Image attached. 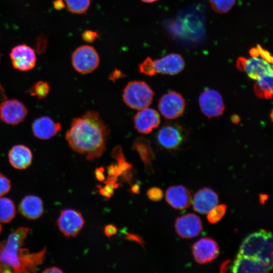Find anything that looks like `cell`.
Segmentation results:
<instances>
[{
  "instance_id": "6da1fadb",
  "label": "cell",
  "mask_w": 273,
  "mask_h": 273,
  "mask_svg": "<svg viewBox=\"0 0 273 273\" xmlns=\"http://www.w3.org/2000/svg\"><path fill=\"white\" fill-rule=\"evenodd\" d=\"M109 133L107 125L98 113L89 111L72 120L65 139L73 151L93 161L105 151Z\"/></svg>"
},
{
  "instance_id": "7a4b0ae2",
  "label": "cell",
  "mask_w": 273,
  "mask_h": 273,
  "mask_svg": "<svg viewBox=\"0 0 273 273\" xmlns=\"http://www.w3.org/2000/svg\"><path fill=\"white\" fill-rule=\"evenodd\" d=\"M30 229L21 227L0 241V272H34L44 258L46 248L31 253L24 248V241Z\"/></svg>"
},
{
  "instance_id": "3957f363",
  "label": "cell",
  "mask_w": 273,
  "mask_h": 273,
  "mask_svg": "<svg viewBox=\"0 0 273 273\" xmlns=\"http://www.w3.org/2000/svg\"><path fill=\"white\" fill-rule=\"evenodd\" d=\"M272 249L271 233L260 230L250 234L244 240L238 254L272 267Z\"/></svg>"
},
{
  "instance_id": "277c9868",
  "label": "cell",
  "mask_w": 273,
  "mask_h": 273,
  "mask_svg": "<svg viewBox=\"0 0 273 273\" xmlns=\"http://www.w3.org/2000/svg\"><path fill=\"white\" fill-rule=\"evenodd\" d=\"M138 67L141 73L148 76H153L157 73L175 75L184 69L185 61L180 55L170 54L155 60L147 57Z\"/></svg>"
},
{
  "instance_id": "5b68a950",
  "label": "cell",
  "mask_w": 273,
  "mask_h": 273,
  "mask_svg": "<svg viewBox=\"0 0 273 273\" xmlns=\"http://www.w3.org/2000/svg\"><path fill=\"white\" fill-rule=\"evenodd\" d=\"M154 96V93L149 85L140 80L129 82L122 94L123 101L127 106L139 110L149 107Z\"/></svg>"
},
{
  "instance_id": "8992f818",
  "label": "cell",
  "mask_w": 273,
  "mask_h": 273,
  "mask_svg": "<svg viewBox=\"0 0 273 273\" xmlns=\"http://www.w3.org/2000/svg\"><path fill=\"white\" fill-rule=\"evenodd\" d=\"M74 69L78 72L87 74L95 70L100 64V58L96 50L88 45L76 48L71 56Z\"/></svg>"
},
{
  "instance_id": "52a82bcc",
  "label": "cell",
  "mask_w": 273,
  "mask_h": 273,
  "mask_svg": "<svg viewBox=\"0 0 273 273\" xmlns=\"http://www.w3.org/2000/svg\"><path fill=\"white\" fill-rule=\"evenodd\" d=\"M28 113L25 105L16 99H5L0 102V120L15 125L24 121Z\"/></svg>"
},
{
  "instance_id": "ba28073f",
  "label": "cell",
  "mask_w": 273,
  "mask_h": 273,
  "mask_svg": "<svg viewBox=\"0 0 273 273\" xmlns=\"http://www.w3.org/2000/svg\"><path fill=\"white\" fill-rule=\"evenodd\" d=\"M57 223L60 231L65 237H76L83 228L84 220L79 211L66 209L61 211Z\"/></svg>"
},
{
  "instance_id": "9c48e42d",
  "label": "cell",
  "mask_w": 273,
  "mask_h": 273,
  "mask_svg": "<svg viewBox=\"0 0 273 273\" xmlns=\"http://www.w3.org/2000/svg\"><path fill=\"white\" fill-rule=\"evenodd\" d=\"M13 67L21 71H27L35 66L36 57L34 50L25 44L14 47L10 54Z\"/></svg>"
},
{
  "instance_id": "30bf717a",
  "label": "cell",
  "mask_w": 273,
  "mask_h": 273,
  "mask_svg": "<svg viewBox=\"0 0 273 273\" xmlns=\"http://www.w3.org/2000/svg\"><path fill=\"white\" fill-rule=\"evenodd\" d=\"M185 108V101L182 96L175 92L164 95L159 100L158 108L166 118L172 119L181 115Z\"/></svg>"
},
{
  "instance_id": "8fae6325",
  "label": "cell",
  "mask_w": 273,
  "mask_h": 273,
  "mask_svg": "<svg viewBox=\"0 0 273 273\" xmlns=\"http://www.w3.org/2000/svg\"><path fill=\"white\" fill-rule=\"evenodd\" d=\"M237 65L238 68L243 70L250 78L255 80L273 75L272 67L269 62L257 57H252L249 59L240 58Z\"/></svg>"
},
{
  "instance_id": "7c38bea8",
  "label": "cell",
  "mask_w": 273,
  "mask_h": 273,
  "mask_svg": "<svg viewBox=\"0 0 273 273\" xmlns=\"http://www.w3.org/2000/svg\"><path fill=\"white\" fill-rule=\"evenodd\" d=\"M193 255L199 264L210 262L219 254V248L216 242L209 238H203L195 242L192 247Z\"/></svg>"
},
{
  "instance_id": "4fadbf2b",
  "label": "cell",
  "mask_w": 273,
  "mask_h": 273,
  "mask_svg": "<svg viewBox=\"0 0 273 273\" xmlns=\"http://www.w3.org/2000/svg\"><path fill=\"white\" fill-rule=\"evenodd\" d=\"M199 102L201 111L208 117L219 116L224 111L222 98L215 90L208 89L204 90L201 94Z\"/></svg>"
},
{
  "instance_id": "5bb4252c",
  "label": "cell",
  "mask_w": 273,
  "mask_h": 273,
  "mask_svg": "<svg viewBox=\"0 0 273 273\" xmlns=\"http://www.w3.org/2000/svg\"><path fill=\"white\" fill-rule=\"evenodd\" d=\"M175 228L178 235L184 239L195 237L202 229L200 218L194 213H188L178 217L175 223Z\"/></svg>"
},
{
  "instance_id": "9a60e30c",
  "label": "cell",
  "mask_w": 273,
  "mask_h": 273,
  "mask_svg": "<svg viewBox=\"0 0 273 273\" xmlns=\"http://www.w3.org/2000/svg\"><path fill=\"white\" fill-rule=\"evenodd\" d=\"M32 132L40 140H49L55 136L62 129L60 123L54 121L48 116H42L35 119L31 125Z\"/></svg>"
},
{
  "instance_id": "2e32d148",
  "label": "cell",
  "mask_w": 273,
  "mask_h": 273,
  "mask_svg": "<svg viewBox=\"0 0 273 273\" xmlns=\"http://www.w3.org/2000/svg\"><path fill=\"white\" fill-rule=\"evenodd\" d=\"M160 122L159 113L151 108L140 110L133 117L134 127L142 134L149 133L159 126Z\"/></svg>"
},
{
  "instance_id": "e0dca14e",
  "label": "cell",
  "mask_w": 273,
  "mask_h": 273,
  "mask_svg": "<svg viewBox=\"0 0 273 273\" xmlns=\"http://www.w3.org/2000/svg\"><path fill=\"white\" fill-rule=\"evenodd\" d=\"M165 199L172 207L183 210L188 208L192 202V196L185 187L181 185L169 187L165 193Z\"/></svg>"
},
{
  "instance_id": "ac0fdd59",
  "label": "cell",
  "mask_w": 273,
  "mask_h": 273,
  "mask_svg": "<svg viewBox=\"0 0 273 273\" xmlns=\"http://www.w3.org/2000/svg\"><path fill=\"white\" fill-rule=\"evenodd\" d=\"M218 203L217 194L208 188L200 189L194 195L193 200L194 210L201 214L208 213Z\"/></svg>"
},
{
  "instance_id": "d6986e66",
  "label": "cell",
  "mask_w": 273,
  "mask_h": 273,
  "mask_svg": "<svg viewBox=\"0 0 273 273\" xmlns=\"http://www.w3.org/2000/svg\"><path fill=\"white\" fill-rule=\"evenodd\" d=\"M272 266L249 257L237 254L233 263L231 271L233 272L264 273L269 272Z\"/></svg>"
},
{
  "instance_id": "ffe728a7",
  "label": "cell",
  "mask_w": 273,
  "mask_h": 273,
  "mask_svg": "<svg viewBox=\"0 0 273 273\" xmlns=\"http://www.w3.org/2000/svg\"><path fill=\"white\" fill-rule=\"evenodd\" d=\"M33 155L27 146L18 144L13 146L8 153V159L10 164L15 168L22 170L27 168L31 164Z\"/></svg>"
},
{
  "instance_id": "44dd1931",
  "label": "cell",
  "mask_w": 273,
  "mask_h": 273,
  "mask_svg": "<svg viewBox=\"0 0 273 273\" xmlns=\"http://www.w3.org/2000/svg\"><path fill=\"white\" fill-rule=\"evenodd\" d=\"M18 209L20 213L27 218L36 219L42 215L43 203L41 199L36 196H26L21 201Z\"/></svg>"
},
{
  "instance_id": "7402d4cb",
  "label": "cell",
  "mask_w": 273,
  "mask_h": 273,
  "mask_svg": "<svg viewBox=\"0 0 273 273\" xmlns=\"http://www.w3.org/2000/svg\"><path fill=\"white\" fill-rule=\"evenodd\" d=\"M159 144L164 148L173 149L177 148L183 141L180 130L175 126L167 125L162 127L157 134Z\"/></svg>"
},
{
  "instance_id": "603a6c76",
  "label": "cell",
  "mask_w": 273,
  "mask_h": 273,
  "mask_svg": "<svg viewBox=\"0 0 273 273\" xmlns=\"http://www.w3.org/2000/svg\"><path fill=\"white\" fill-rule=\"evenodd\" d=\"M254 91L260 98L271 99L272 95V76H266L256 80Z\"/></svg>"
},
{
  "instance_id": "cb8c5ba5",
  "label": "cell",
  "mask_w": 273,
  "mask_h": 273,
  "mask_svg": "<svg viewBox=\"0 0 273 273\" xmlns=\"http://www.w3.org/2000/svg\"><path fill=\"white\" fill-rule=\"evenodd\" d=\"M15 214V206L12 200L8 198H0V222H9Z\"/></svg>"
},
{
  "instance_id": "d4e9b609",
  "label": "cell",
  "mask_w": 273,
  "mask_h": 273,
  "mask_svg": "<svg viewBox=\"0 0 273 273\" xmlns=\"http://www.w3.org/2000/svg\"><path fill=\"white\" fill-rule=\"evenodd\" d=\"M134 147L139 153L141 160L143 161L146 168L151 166V158L152 153L148 141L144 139H139L136 140Z\"/></svg>"
},
{
  "instance_id": "484cf974",
  "label": "cell",
  "mask_w": 273,
  "mask_h": 273,
  "mask_svg": "<svg viewBox=\"0 0 273 273\" xmlns=\"http://www.w3.org/2000/svg\"><path fill=\"white\" fill-rule=\"evenodd\" d=\"M50 91V86L48 82L39 81L34 83L27 90V93L30 96L43 99L47 97Z\"/></svg>"
},
{
  "instance_id": "4316f807",
  "label": "cell",
  "mask_w": 273,
  "mask_h": 273,
  "mask_svg": "<svg viewBox=\"0 0 273 273\" xmlns=\"http://www.w3.org/2000/svg\"><path fill=\"white\" fill-rule=\"evenodd\" d=\"M68 10L73 14H81L88 10L91 0H64Z\"/></svg>"
},
{
  "instance_id": "83f0119b",
  "label": "cell",
  "mask_w": 273,
  "mask_h": 273,
  "mask_svg": "<svg viewBox=\"0 0 273 273\" xmlns=\"http://www.w3.org/2000/svg\"><path fill=\"white\" fill-rule=\"evenodd\" d=\"M212 9L219 13H225L234 5L236 0H209Z\"/></svg>"
},
{
  "instance_id": "f1b7e54d",
  "label": "cell",
  "mask_w": 273,
  "mask_h": 273,
  "mask_svg": "<svg viewBox=\"0 0 273 273\" xmlns=\"http://www.w3.org/2000/svg\"><path fill=\"white\" fill-rule=\"evenodd\" d=\"M226 210L225 205H217L208 213L207 216L208 221L212 224L218 222L224 215Z\"/></svg>"
},
{
  "instance_id": "f546056e",
  "label": "cell",
  "mask_w": 273,
  "mask_h": 273,
  "mask_svg": "<svg viewBox=\"0 0 273 273\" xmlns=\"http://www.w3.org/2000/svg\"><path fill=\"white\" fill-rule=\"evenodd\" d=\"M105 184V186L103 187L98 186V192L102 196L105 197L107 199H109L113 196L114 189L119 187V184L115 181H110Z\"/></svg>"
},
{
  "instance_id": "4dcf8cb0",
  "label": "cell",
  "mask_w": 273,
  "mask_h": 273,
  "mask_svg": "<svg viewBox=\"0 0 273 273\" xmlns=\"http://www.w3.org/2000/svg\"><path fill=\"white\" fill-rule=\"evenodd\" d=\"M147 195L149 199L153 201H159L163 197L164 194L162 190L158 187H152L147 191Z\"/></svg>"
},
{
  "instance_id": "1f68e13d",
  "label": "cell",
  "mask_w": 273,
  "mask_h": 273,
  "mask_svg": "<svg viewBox=\"0 0 273 273\" xmlns=\"http://www.w3.org/2000/svg\"><path fill=\"white\" fill-rule=\"evenodd\" d=\"M11 181L0 173V197L8 193L11 189Z\"/></svg>"
},
{
  "instance_id": "d6a6232c",
  "label": "cell",
  "mask_w": 273,
  "mask_h": 273,
  "mask_svg": "<svg viewBox=\"0 0 273 273\" xmlns=\"http://www.w3.org/2000/svg\"><path fill=\"white\" fill-rule=\"evenodd\" d=\"M81 36L84 41L93 42L99 37V34L97 31L86 30L83 32Z\"/></svg>"
},
{
  "instance_id": "836d02e7",
  "label": "cell",
  "mask_w": 273,
  "mask_h": 273,
  "mask_svg": "<svg viewBox=\"0 0 273 273\" xmlns=\"http://www.w3.org/2000/svg\"><path fill=\"white\" fill-rule=\"evenodd\" d=\"M124 238L126 240L135 242L144 248V241L139 236L130 233H126L125 234Z\"/></svg>"
},
{
  "instance_id": "e575fe53",
  "label": "cell",
  "mask_w": 273,
  "mask_h": 273,
  "mask_svg": "<svg viewBox=\"0 0 273 273\" xmlns=\"http://www.w3.org/2000/svg\"><path fill=\"white\" fill-rule=\"evenodd\" d=\"M117 231L118 229L115 225L112 224H109L105 226L104 233L107 237L110 238L116 234Z\"/></svg>"
},
{
  "instance_id": "d590c367",
  "label": "cell",
  "mask_w": 273,
  "mask_h": 273,
  "mask_svg": "<svg viewBox=\"0 0 273 273\" xmlns=\"http://www.w3.org/2000/svg\"><path fill=\"white\" fill-rule=\"evenodd\" d=\"M256 48L258 51V55H260L262 59L268 62L271 63L272 62V58L268 51L263 49L259 45H258V47Z\"/></svg>"
},
{
  "instance_id": "8d00e7d4",
  "label": "cell",
  "mask_w": 273,
  "mask_h": 273,
  "mask_svg": "<svg viewBox=\"0 0 273 273\" xmlns=\"http://www.w3.org/2000/svg\"><path fill=\"white\" fill-rule=\"evenodd\" d=\"M104 168L103 167H100L96 168L95 170V176L97 179L100 181H104L105 177L104 174Z\"/></svg>"
},
{
  "instance_id": "74e56055",
  "label": "cell",
  "mask_w": 273,
  "mask_h": 273,
  "mask_svg": "<svg viewBox=\"0 0 273 273\" xmlns=\"http://www.w3.org/2000/svg\"><path fill=\"white\" fill-rule=\"evenodd\" d=\"M54 8L57 10H61L65 7V3L63 0H56L53 2Z\"/></svg>"
},
{
  "instance_id": "f35d334b",
  "label": "cell",
  "mask_w": 273,
  "mask_h": 273,
  "mask_svg": "<svg viewBox=\"0 0 273 273\" xmlns=\"http://www.w3.org/2000/svg\"><path fill=\"white\" fill-rule=\"evenodd\" d=\"M130 191L133 194H139L140 192V184L139 183L137 182L132 185L130 188Z\"/></svg>"
},
{
  "instance_id": "ab89813d",
  "label": "cell",
  "mask_w": 273,
  "mask_h": 273,
  "mask_svg": "<svg viewBox=\"0 0 273 273\" xmlns=\"http://www.w3.org/2000/svg\"><path fill=\"white\" fill-rule=\"evenodd\" d=\"M42 272H63V271L60 268L56 266H53L45 269Z\"/></svg>"
},
{
  "instance_id": "60d3db41",
  "label": "cell",
  "mask_w": 273,
  "mask_h": 273,
  "mask_svg": "<svg viewBox=\"0 0 273 273\" xmlns=\"http://www.w3.org/2000/svg\"><path fill=\"white\" fill-rule=\"evenodd\" d=\"M1 57V55L0 54V60ZM6 98L7 97L5 94V89L0 82V102Z\"/></svg>"
},
{
  "instance_id": "b9f144b4",
  "label": "cell",
  "mask_w": 273,
  "mask_h": 273,
  "mask_svg": "<svg viewBox=\"0 0 273 273\" xmlns=\"http://www.w3.org/2000/svg\"><path fill=\"white\" fill-rule=\"evenodd\" d=\"M142 2L147 3H151L156 2L158 0H141Z\"/></svg>"
},
{
  "instance_id": "7bdbcfd3",
  "label": "cell",
  "mask_w": 273,
  "mask_h": 273,
  "mask_svg": "<svg viewBox=\"0 0 273 273\" xmlns=\"http://www.w3.org/2000/svg\"><path fill=\"white\" fill-rule=\"evenodd\" d=\"M2 225L0 224V233H1V231H2Z\"/></svg>"
}]
</instances>
